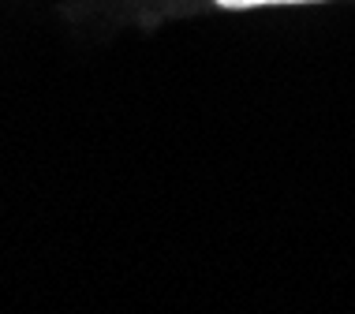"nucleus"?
Wrapping results in <instances>:
<instances>
[{
  "instance_id": "obj_1",
  "label": "nucleus",
  "mask_w": 355,
  "mask_h": 314,
  "mask_svg": "<svg viewBox=\"0 0 355 314\" xmlns=\"http://www.w3.org/2000/svg\"><path fill=\"white\" fill-rule=\"evenodd\" d=\"M220 8H258V4H303V0H217Z\"/></svg>"
}]
</instances>
